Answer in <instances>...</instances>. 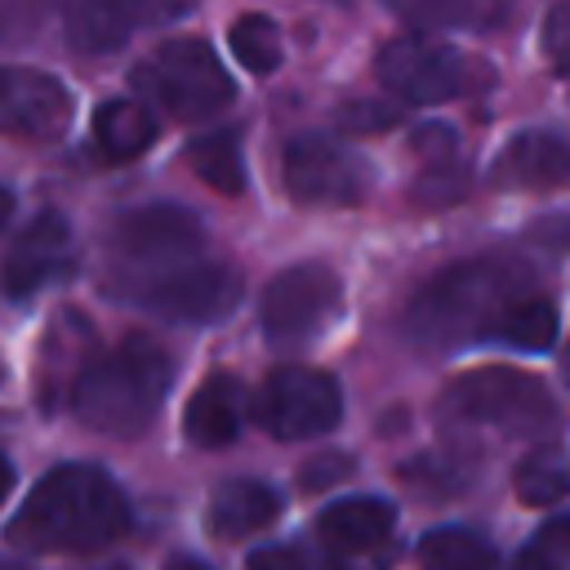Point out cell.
Masks as SVG:
<instances>
[{
  "label": "cell",
  "instance_id": "obj_1",
  "mask_svg": "<svg viewBox=\"0 0 570 570\" xmlns=\"http://www.w3.org/2000/svg\"><path fill=\"white\" fill-rule=\"evenodd\" d=\"M129 525V503L116 481L98 468L67 463L53 468L9 521V543L27 552H89L120 539Z\"/></svg>",
  "mask_w": 570,
  "mask_h": 570
},
{
  "label": "cell",
  "instance_id": "obj_27",
  "mask_svg": "<svg viewBox=\"0 0 570 570\" xmlns=\"http://www.w3.org/2000/svg\"><path fill=\"white\" fill-rule=\"evenodd\" d=\"M352 468H356V463H352L347 454H338V450H321L316 459H307V463L298 468V485H303V490H330V485L347 481Z\"/></svg>",
  "mask_w": 570,
  "mask_h": 570
},
{
  "label": "cell",
  "instance_id": "obj_22",
  "mask_svg": "<svg viewBox=\"0 0 570 570\" xmlns=\"http://www.w3.org/2000/svg\"><path fill=\"white\" fill-rule=\"evenodd\" d=\"M187 165L196 169L200 183H209L223 196H240L245 191V160L232 134H200L187 147Z\"/></svg>",
  "mask_w": 570,
  "mask_h": 570
},
{
  "label": "cell",
  "instance_id": "obj_20",
  "mask_svg": "<svg viewBox=\"0 0 570 570\" xmlns=\"http://www.w3.org/2000/svg\"><path fill=\"white\" fill-rule=\"evenodd\" d=\"M94 138H98V147H102L107 156L125 160V156H138V151L156 138V125H151V116H147L138 102L116 98V102L98 107V116H94Z\"/></svg>",
  "mask_w": 570,
  "mask_h": 570
},
{
  "label": "cell",
  "instance_id": "obj_34",
  "mask_svg": "<svg viewBox=\"0 0 570 570\" xmlns=\"http://www.w3.org/2000/svg\"><path fill=\"white\" fill-rule=\"evenodd\" d=\"M165 570H209V566H200L196 557H174V561H169Z\"/></svg>",
  "mask_w": 570,
  "mask_h": 570
},
{
  "label": "cell",
  "instance_id": "obj_35",
  "mask_svg": "<svg viewBox=\"0 0 570 570\" xmlns=\"http://www.w3.org/2000/svg\"><path fill=\"white\" fill-rule=\"evenodd\" d=\"M9 209H13V196H9V191H4V187H0V227H4V223H9Z\"/></svg>",
  "mask_w": 570,
  "mask_h": 570
},
{
  "label": "cell",
  "instance_id": "obj_26",
  "mask_svg": "<svg viewBox=\"0 0 570 570\" xmlns=\"http://www.w3.org/2000/svg\"><path fill=\"white\" fill-rule=\"evenodd\" d=\"M94 4H102L125 31H134L138 22H165L191 9V0H94Z\"/></svg>",
  "mask_w": 570,
  "mask_h": 570
},
{
  "label": "cell",
  "instance_id": "obj_3",
  "mask_svg": "<svg viewBox=\"0 0 570 570\" xmlns=\"http://www.w3.org/2000/svg\"><path fill=\"white\" fill-rule=\"evenodd\" d=\"M169 392V356L147 338H125L116 352L80 370L71 410L85 428L107 436H138L151 428Z\"/></svg>",
  "mask_w": 570,
  "mask_h": 570
},
{
  "label": "cell",
  "instance_id": "obj_16",
  "mask_svg": "<svg viewBox=\"0 0 570 570\" xmlns=\"http://www.w3.org/2000/svg\"><path fill=\"white\" fill-rule=\"evenodd\" d=\"M281 512V499L272 485L254 481V476H236V481H223L214 494H209V508H205V525L209 534L218 539H245L263 525H272Z\"/></svg>",
  "mask_w": 570,
  "mask_h": 570
},
{
  "label": "cell",
  "instance_id": "obj_2",
  "mask_svg": "<svg viewBox=\"0 0 570 570\" xmlns=\"http://www.w3.org/2000/svg\"><path fill=\"white\" fill-rule=\"evenodd\" d=\"M525 285H530V272L521 263H503V258L459 263L414 294L405 325L419 343H436V347L472 343L490 334V325L512 298L530 294Z\"/></svg>",
  "mask_w": 570,
  "mask_h": 570
},
{
  "label": "cell",
  "instance_id": "obj_4",
  "mask_svg": "<svg viewBox=\"0 0 570 570\" xmlns=\"http://www.w3.org/2000/svg\"><path fill=\"white\" fill-rule=\"evenodd\" d=\"M441 410H445V419L499 428V432H521V436L543 432L557 419L548 387L534 374H521L508 365H485V370L459 374L441 392Z\"/></svg>",
  "mask_w": 570,
  "mask_h": 570
},
{
  "label": "cell",
  "instance_id": "obj_18",
  "mask_svg": "<svg viewBox=\"0 0 570 570\" xmlns=\"http://www.w3.org/2000/svg\"><path fill=\"white\" fill-rule=\"evenodd\" d=\"M552 338H557V307L534 289L512 298L485 334V343H508V347H521V352H548Z\"/></svg>",
  "mask_w": 570,
  "mask_h": 570
},
{
  "label": "cell",
  "instance_id": "obj_9",
  "mask_svg": "<svg viewBox=\"0 0 570 570\" xmlns=\"http://www.w3.org/2000/svg\"><path fill=\"white\" fill-rule=\"evenodd\" d=\"M281 178L289 196L303 205H356L370 191V165L356 151L330 138H316V134L294 138L285 147Z\"/></svg>",
  "mask_w": 570,
  "mask_h": 570
},
{
  "label": "cell",
  "instance_id": "obj_17",
  "mask_svg": "<svg viewBox=\"0 0 570 570\" xmlns=\"http://www.w3.org/2000/svg\"><path fill=\"white\" fill-rule=\"evenodd\" d=\"M392 525H396V508L387 499L356 494V499L330 503L316 521V534L334 552H365V548H379L392 534Z\"/></svg>",
  "mask_w": 570,
  "mask_h": 570
},
{
  "label": "cell",
  "instance_id": "obj_7",
  "mask_svg": "<svg viewBox=\"0 0 570 570\" xmlns=\"http://www.w3.org/2000/svg\"><path fill=\"white\" fill-rule=\"evenodd\" d=\"M343 307V285L325 263H294L263 289V330L272 343H307L316 338Z\"/></svg>",
  "mask_w": 570,
  "mask_h": 570
},
{
  "label": "cell",
  "instance_id": "obj_24",
  "mask_svg": "<svg viewBox=\"0 0 570 570\" xmlns=\"http://www.w3.org/2000/svg\"><path fill=\"white\" fill-rule=\"evenodd\" d=\"M232 53H236L249 71H258V76L276 71V67H281V31H276V22L263 18V13H245V18L232 27Z\"/></svg>",
  "mask_w": 570,
  "mask_h": 570
},
{
  "label": "cell",
  "instance_id": "obj_37",
  "mask_svg": "<svg viewBox=\"0 0 570 570\" xmlns=\"http://www.w3.org/2000/svg\"><path fill=\"white\" fill-rule=\"evenodd\" d=\"M107 570H125V566H107Z\"/></svg>",
  "mask_w": 570,
  "mask_h": 570
},
{
  "label": "cell",
  "instance_id": "obj_11",
  "mask_svg": "<svg viewBox=\"0 0 570 570\" xmlns=\"http://www.w3.org/2000/svg\"><path fill=\"white\" fill-rule=\"evenodd\" d=\"M196 245H200V223L178 205H147V209L116 218V227H111V249H116L125 276L187 263L196 254Z\"/></svg>",
  "mask_w": 570,
  "mask_h": 570
},
{
  "label": "cell",
  "instance_id": "obj_10",
  "mask_svg": "<svg viewBox=\"0 0 570 570\" xmlns=\"http://www.w3.org/2000/svg\"><path fill=\"white\" fill-rule=\"evenodd\" d=\"M379 80L405 102H445L459 98L472 80V67L459 49L423 40V36H401L387 40L379 53Z\"/></svg>",
  "mask_w": 570,
  "mask_h": 570
},
{
  "label": "cell",
  "instance_id": "obj_13",
  "mask_svg": "<svg viewBox=\"0 0 570 570\" xmlns=\"http://www.w3.org/2000/svg\"><path fill=\"white\" fill-rule=\"evenodd\" d=\"M67 120H71V98L53 76L27 67H0V134L53 138Z\"/></svg>",
  "mask_w": 570,
  "mask_h": 570
},
{
  "label": "cell",
  "instance_id": "obj_30",
  "mask_svg": "<svg viewBox=\"0 0 570 570\" xmlns=\"http://www.w3.org/2000/svg\"><path fill=\"white\" fill-rule=\"evenodd\" d=\"M49 4H53V0H0V36L27 31L31 22H40V13H45Z\"/></svg>",
  "mask_w": 570,
  "mask_h": 570
},
{
  "label": "cell",
  "instance_id": "obj_25",
  "mask_svg": "<svg viewBox=\"0 0 570 570\" xmlns=\"http://www.w3.org/2000/svg\"><path fill=\"white\" fill-rule=\"evenodd\" d=\"M570 566V517L548 521L512 561V570H566Z\"/></svg>",
  "mask_w": 570,
  "mask_h": 570
},
{
  "label": "cell",
  "instance_id": "obj_12",
  "mask_svg": "<svg viewBox=\"0 0 570 570\" xmlns=\"http://www.w3.org/2000/svg\"><path fill=\"white\" fill-rule=\"evenodd\" d=\"M76 272V249H71V223L62 214H40L31 227L9 245L4 267H0V289L9 298H27L62 276Z\"/></svg>",
  "mask_w": 570,
  "mask_h": 570
},
{
  "label": "cell",
  "instance_id": "obj_33",
  "mask_svg": "<svg viewBox=\"0 0 570 570\" xmlns=\"http://www.w3.org/2000/svg\"><path fill=\"white\" fill-rule=\"evenodd\" d=\"M9 485H13V468H9V459L0 454V503H4V494H9Z\"/></svg>",
  "mask_w": 570,
  "mask_h": 570
},
{
  "label": "cell",
  "instance_id": "obj_6",
  "mask_svg": "<svg viewBox=\"0 0 570 570\" xmlns=\"http://www.w3.org/2000/svg\"><path fill=\"white\" fill-rule=\"evenodd\" d=\"M111 294L151 307L169 321H223L236 298H240V276L227 263H174L160 272H142V276H120L107 285Z\"/></svg>",
  "mask_w": 570,
  "mask_h": 570
},
{
  "label": "cell",
  "instance_id": "obj_14",
  "mask_svg": "<svg viewBox=\"0 0 570 570\" xmlns=\"http://www.w3.org/2000/svg\"><path fill=\"white\" fill-rule=\"evenodd\" d=\"M494 183H503V187H561V183H570V138L557 129L517 134L494 160Z\"/></svg>",
  "mask_w": 570,
  "mask_h": 570
},
{
  "label": "cell",
  "instance_id": "obj_15",
  "mask_svg": "<svg viewBox=\"0 0 570 570\" xmlns=\"http://www.w3.org/2000/svg\"><path fill=\"white\" fill-rule=\"evenodd\" d=\"M240 419H245V387L232 379V374H209L191 401H187V414H183V432L191 445H227L236 432H240Z\"/></svg>",
  "mask_w": 570,
  "mask_h": 570
},
{
  "label": "cell",
  "instance_id": "obj_28",
  "mask_svg": "<svg viewBox=\"0 0 570 570\" xmlns=\"http://www.w3.org/2000/svg\"><path fill=\"white\" fill-rule=\"evenodd\" d=\"M543 53L561 76H570V4H552L548 9V18H543Z\"/></svg>",
  "mask_w": 570,
  "mask_h": 570
},
{
  "label": "cell",
  "instance_id": "obj_8",
  "mask_svg": "<svg viewBox=\"0 0 570 570\" xmlns=\"http://www.w3.org/2000/svg\"><path fill=\"white\" fill-rule=\"evenodd\" d=\"M254 414L272 436L307 441V436H321L338 423L343 396H338V383L325 370L285 365V370H272L267 383L258 387Z\"/></svg>",
  "mask_w": 570,
  "mask_h": 570
},
{
  "label": "cell",
  "instance_id": "obj_36",
  "mask_svg": "<svg viewBox=\"0 0 570 570\" xmlns=\"http://www.w3.org/2000/svg\"><path fill=\"white\" fill-rule=\"evenodd\" d=\"M566 379H570V352H566Z\"/></svg>",
  "mask_w": 570,
  "mask_h": 570
},
{
  "label": "cell",
  "instance_id": "obj_19",
  "mask_svg": "<svg viewBox=\"0 0 570 570\" xmlns=\"http://www.w3.org/2000/svg\"><path fill=\"white\" fill-rule=\"evenodd\" d=\"M396 13L428 27H499L512 13V0H387Z\"/></svg>",
  "mask_w": 570,
  "mask_h": 570
},
{
  "label": "cell",
  "instance_id": "obj_5",
  "mask_svg": "<svg viewBox=\"0 0 570 570\" xmlns=\"http://www.w3.org/2000/svg\"><path fill=\"white\" fill-rule=\"evenodd\" d=\"M134 85L183 120H209L232 102V80L223 62L196 36H178L160 45L142 67H134Z\"/></svg>",
  "mask_w": 570,
  "mask_h": 570
},
{
  "label": "cell",
  "instance_id": "obj_31",
  "mask_svg": "<svg viewBox=\"0 0 570 570\" xmlns=\"http://www.w3.org/2000/svg\"><path fill=\"white\" fill-rule=\"evenodd\" d=\"M245 570H312V557L303 548H263L245 561Z\"/></svg>",
  "mask_w": 570,
  "mask_h": 570
},
{
  "label": "cell",
  "instance_id": "obj_32",
  "mask_svg": "<svg viewBox=\"0 0 570 570\" xmlns=\"http://www.w3.org/2000/svg\"><path fill=\"white\" fill-rule=\"evenodd\" d=\"M343 125L347 129H387L392 125V111H383V107H347L343 111Z\"/></svg>",
  "mask_w": 570,
  "mask_h": 570
},
{
  "label": "cell",
  "instance_id": "obj_23",
  "mask_svg": "<svg viewBox=\"0 0 570 570\" xmlns=\"http://www.w3.org/2000/svg\"><path fill=\"white\" fill-rule=\"evenodd\" d=\"M419 566L423 570H490L494 552L485 539L468 530H432L419 539Z\"/></svg>",
  "mask_w": 570,
  "mask_h": 570
},
{
  "label": "cell",
  "instance_id": "obj_21",
  "mask_svg": "<svg viewBox=\"0 0 570 570\" xmlns=\"http://www.w3.org/2000/svg\"><path fill=\"white\" fill-rule=\"evenodd\" d=\"M512 490H517V499L530 503V508L557 503V499L570 490V463H566V454H561L557 445H534V450L517 463Z\"/></svg>",
  "mask_w": 570,
  "mask_h": 570
},
{
  "label": "cell",
  "instance_id": "obj_29",
  "mask_svg": "<svg viewBox=\"0 0 570 570\" xmlns=\"http://www.w3.org/2000/svg\"><path fill=\"white\" fill-rule=\"evenodd\" d=\"M414 191H419V200H432V205L459 200V196H463V169H454L450 160H436V169H432Z\"/></svg>",
  "mask_w": 570,
  "mask_h": 570
}]
</instances>
